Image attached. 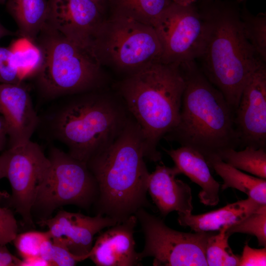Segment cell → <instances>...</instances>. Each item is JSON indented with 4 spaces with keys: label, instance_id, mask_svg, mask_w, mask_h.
I'll return each mask as SVG.
<instances>
[{
    "label": "cell",
    "instance_id": "cell-41",
    "mask_svg": "<svg viewBox=\"0 0 266 266\" xmlns=\"http://www.w3.org/2000/svg\"><path fill=\"white\" fill-rule=\"evenodd\" d=\"M246 0H236V1L238 3H240V2H243L244 1H245Z\"/></svg>",
    "mask_w": 266,
    "mask_h": 266
},
{
    "label": "cell",
    "instance_id": "cell-8",
    "mask_svg": "<svg viewBox=\"0 0 266 266\" xmlns=\"http://www.w3.org/2000/svg\"><path fill=\"white\" fill-rule=\"evenodd\" d=\"M48 157L50 166L37 187L32 215L45 220L67 205L89 209L97 199L98 187L87 163L53 146Z\"/></svg>",
    "mask_w": 266,
    "mask_h": 266
},
{
    "label": "cell",
    "instance_id": "cell-27",
    "mask_svg": "<svg viewBox=\"0 0 266 266\" xmlns=\"http://www.w3.org/2000/svg\"><path fill=\"white\" fill-rule=\"evenodd\" d=\"M51 238L47 231H28L17 234L13 242L22 259L39 256L42 243Z\"/></svg>",
    "mask_w": 266,
    "mask_h": 266
},
{
    "label": "cell",
    "instance_id": "cell-21",
    "mask_svg": "<svg viewBox=\"0 0 266 266\" xmlns=\"http://www.w3.org/2000/svg\"><path fill=\"white\" fill-rule=\"evenodd\" d=\"M209 166L223 181L220 186L224 190L232 188L242 192L257 202L266 204V179L247 174L213 155L205 158Z\"/></svg>",
    "mask_w": 266,
    "mask_h": 266
},
{
    "label": "cell",
    "instance_id": "cell-32",
    "mask_svg": "<svg viewBox=\"0 0 266 266\" xmlns=\"http://www.w3.org/2000/svg\"><path fill=\"white\" fill-rule=\"evenodd\" d=\"M266 265V248L256 249L247 244L244 246L242 255L240 256L238 266H254Z\"/></svg>",
    "mask_w": 266,
    "mask_h": 266
},
{
    "label": "cell",
    "instance_id": "cell-22",
    "mask_svg": "<svg viewBox=\"0 0 266 266\" xmlns=\"http://www.w3.org/2000/svg\"><path fill=\"white\" fill-rule=\"evenodd\" d=\"M112 15L154 26L171 0H107Z\"/></svg>",
    "mask_w": 266,
    "mask_h": 266
},
{
    "label": "cell",
    "instance_id": "cell-23",
    "mask_svg": "<svg viewBox=\"0 0 266 266\" xmlns=\"http://www.w3.org/2000/svg\"><path fill=\"white\" fill-rule=\"evenodd\" d=\"M222 161L239 169L266 179V151L265 148L246 146L240 151L230 148L219 152Z\"/></svg>",
    "mask_w": 266,
    "mask_h": 266
},
{
    "label": "cell",
    "instance_id": "cell-5",
    "mask_svg": "<svg viewBox=\"0 0 266 266\" xmlns=\"http://www.w3.org/2000/svg\"><path fill=\"white\" fill-rule=\"evenodd\" d=\"M184 81L177 125L164 139L192 148L206 158L239 146L234 112L195 61L180 64Z\"/></svg>",
    "mask_w": 266,
    "mask_h": 266
},
{
    "label": "cell",
    "instance_id": "cell-11",
    "mask_svg": "<svg viewBox=\"0 0 266 266\" xmlns=\"http://www.w3.org/2000/svg\"><path fill=\"white\" fill-rule=\"evenodd\" d=\"M154 27L162 47L160 62L180 65L199 59L203 48L205 27L195 3L183 6L172 2Z\"/></svg>",
    "mask_w": 266,
    "mask_h": 266
},
{
    "label": "cell",
    "instance_id": "cell-1",
    "mask_svg": "<svg viewBox=\"0 0 266 266\" xmlns=\"http://www.w3.org/2000/svg\"><path fill=\"white\" fill-rule=\"evenodd\" d=\"M101 90L51 101L39 114L36 132L64 144L71 156L87 163L115 140L131 117L118 95Z\"/></svg>",
    "mask_w": 266,
    "mask_h": 266
},
{
    "label": "cell",
    "instance_id": "cell-7",
    "mask_svg": "<svg viewBox=\"0 0 266 266\" xmlns=\"http://www.w3.org/2000/svg\"><path fill=\"white\" fill-rule=\"evenodd\" d=\"M100 65L127 74L160 62L162 45L154 27L112 15L103 21L89 48Z\"/></svg>",
    "mask_w": 266,
    "mask_h": 266
},
{
    "label": "cell",
    "instance_id": "cell-18",
    "mask_svg": "<svg viewBox=\"0 0 266 266\" xmlns=\"http://www.w3.org/2000/svg\"><path fill=\"white\" fill-rule=\"evenodd\" d=\"M163 150L173 161L179 174L185 175L200 187L199 194L200 202L208 206L217 205L219 201L220 184L211 175L203 155L186 146Z\"/></svg>",
    "mask_w": 266,
    "mask_h": 266
},
{
    "label": "cell",
    "instance_id": "cell-17",
    "mask_svg": "<svg viewBox=\"0 0 266 266\" xmlns=\"http://www.w3.org/2000/svg\"><path fill=\"white\" fill-rule=\"evenodd\" d=\"M178 174L174 166L170 167L164 164L157 165L150 173L147 192L163 217L174 211L189 214L193 209L191 187L176 178Z\"/></svg>",
    "mask_w": 266,
    "mask_h": 266
},
{
    "label": "cell",
    "instance_id": "cell-10",
    "mask_svg": "<svg viewBox=\"0 0 266 266\" xmlns=\"http://www.w3.org/2000/svg\"><path fill=\"white\" fill-rule=\"evenodd\" d=\"M0 159L11 188L7 199L10 205L26 225L34 227L32 209L37 187L50 166L48 156L31 140L4 150Z\"/></svg>",
    "mask_w": 266,
    "mask_h": 266
},
{
    "label": "cell",
    "instance_id": "cell-31",
    "mask_svg": "<svg viewBox=\"0 0 266 266\" xmlns=\"http://www.w3.org/2000/svg\"><path fill=\"white\" fill-rule=\"evenodd\" d=\"M18 226L13 212L0 207V245L12 242L18 234Z\"/></svg>",
    "mask_w": 266,
    "mask_h": 266
},
{
    "label": "cell",
    "instance_id": "cell-4",
    "mask_svg": "<svg viewBox=\"0 0 266 266\" xmlns=\"http://www.w3.org/2000/svg\"><path fill=\"white\" fill-rule=\"evenodd\" d=\"M185 87L180 65L153 63L128 75L117 85L118 95L139 125L145 158L158 162L160 140L179 123Z\"/></svg>",
    "mask_w": 266,
    "mask_h": 266
},
{
    "label": "cell",
    "instance_id": "cell-35",
    "mask_svg": "<svg viewBox=\"0 0 266 266\" xmlns=\"http://www.w3.org/2000/svg\"><path fill=\"white\" fill-rule=\"evenodd\" d=\"M8 144V135L4 119L0 115V152L5 149Z\"/></svg>",
    "mask_w": 266,
    "mask_h": 266
},
{
    "label": "cell",
    "instance_id": "cell-34",
    "mask_svg": "<svg viewBox=\"0 0 266 266\" xmlns=\"http://www.w3.org/2000/svg\"><path fill=\"white\" fill-rule=\"evenodd\" d=\"M20 266H50L48 262L40 256L21 259Z\"/></svg>",
    "mask_w": 266,
    "mask_h": 266
},
{
    "label": "cell",
    "instance_id": "cell-9",
    "mask_svg": "<svg viewBox=\"0 0 266 266\" xmlns=\"http://www.w3.org/2000/svg\"><path fill=\"white\" fill-rule=\"evenodd\" d=\"M144 236L140 261L153 258L155 266H207L205 248L211 232L185 233L168 227L160 218L139 209L134 214Z\"/></svg>",
    "mask_w": 266,
    "mask_h": 266
},
{
    "label": "cell",
    "instance_id": "cell-29",
    "mask_svg": "<svg viewBox=\"0 0 266 266\" xmlns=\"http://www.w3.org/2000/svg\"><path fill=\"white\" fill-rule=\"evenodd\" d=\"M23 81L11 48L0 47V83L19 84Z\"/></svg>",
    "mask_w": 266,
    "mask_h": 266
},
{
    "label": "cell",
    "instance_id": "cell-30",
    "mask_svg": "<svg viewBox=\"0 0 266 266\" xmlns=\"http://www.w3.org/2000/svg\"><path fill=\"white\" fill-rule=\"evenodd\" d=\"M52 241L53 247L50 266H73L86 259L72 254L61 239L55 238Z\"/></svg>",
    "mask_w": 266,
    "mask_h": 266
},
{
    "label": "cell",
    "instance_id": "cell-3",
    "mask_svg": "<svg viewBox=\"0 0 266 266\" xmlns=\"http://www.w3.org/2000/svg\"><path fill=\"white\" fill-rule=\"evenodd\" d=\"M199 9L205 27L200 68L234 112L247 81L266 63L245 36L236 1L203 0Z\"/></svg>",
    "mask_w": 266,
    "mask_h": 266
},
{
    "label": "cell",
    "instance_id": "cell-13",
    "mask_svg": "<svg viewBox=\"0 0 266 266\" xmlns=\"http://www.w3.org/2000/svg\"><path fill=\"white\" fill-rule=\"evenodd\" d=\"M48 4L45 25L89 50L104 11L93 0H48Z\"/></svg>",
    "mask_w": 266,
    "mask_h": 266
},
{
    "label": "cell",
    "instance_id": "cell-38",
    "mask_svg": "<svg viewBox=\"0 0 266 266\" xmlns=\"http://www.w3.org/2000/svg\"><path fill=\"white\" fill-rule=\"evenodd\" d=\"M172 1L176 4L186 6L195 3L197 0H171Z\"/></svg>",
    "mask_w": 266,
    "mask_h": 266
},
{
    "label": "cell",
    "instance_id": "cell-2",
    "mask_svg": "<svg viewBox=\"0 0 266 266\" xmlns=\"http://www.w3.org/2000/svg\"><path fill=\"white\" fill-rule=\"evenodd\" d=\"M144 158L141 132L131 115L115 140L86 163L98 187L96 215L120 223L140 208H152L147 199L150 173Z\"/></svg>",
    "mask_w": 266,
    "mask_h": 266
},
{
    "label": "cell",
    "instance_id": "cell-19",
    "mask_svg": "<svg viewBox=\"0 0 266 266\" xmlns=\"http://www.w3.org/2000/svg\"><path fill=\"white\" fill-rule=\"evenodd\" d=\"M262 205L248 198L201 214L178 213L177 220L180 225L195 232L219 231L241 221Z\"/></svg>",
    "mask_w": 266,
    "mask_h": 266
},
{
    "label": "cell",
    "instance_id": "cell-14",
    "mask_svg": "<svg viewBox=\"0 0 266 266\" xmlns=\"http://www.w3.org/2000/svg\"><path fill=\"white\" fill-rule=\"evenodd\" d=\"M37 223L46 226L51 239L59 238L74 255L89 258L95 235L117 221L100 214L94 217L80 213L59 210L53 217L39 220Z\"/></svg>",
    "mask_w": 266,
    "mask_h": 266
},
{
    "label": "cell",
    "instance_id": "cell-6",
    "mask_svg": "<svg viewBox=\"0 0 266 266\" xmlns=\"http://www.w3.org/2000/svg\"><path fill=\"white\" fill-rule=\"evenodd\" d=\"M33 44L42 57L33 76L42 101L102 89L105 74L88 49L46 25Z\"/></svg>",
    "mask_w": 266,
    "mask_h": 266
},
{
    "label": "cell",
    "instance_id": "cell-12",
    "mask_svg": "<svg viewBox=\"0 0 266 266\" xmlns=\"http://www.w3.org/2000/svg\"><path fill=\"white\" fill-rule=\"evenodd\" d=\"M239 146L266 148V66L262 64L244 85L234 112Z\"/></svg>",
    "mask_w": 266,
    "mask_h": 266
},
{
    "label": "cell",
    "instance_id": "cell-33",
    "mask_svg": "<svg viewBox=\"0 0 266 266\" xmlns=\"http://www.w3.org/2000/svg\"><path fill=\"white\" fill-rule=\"evenodd\" d=\"M21 259L12 255L6 245H0V266H20Z\"/></svg>",
    "mask_w": 266,
    "mask_h": 266
},
{
    "label": "cell",
    "instance_id": "cell-36",
    "mask_svg": "<svg viewBox=\"0 0 266 266\" xmlns=\"http://www.w3.org/2000/svg\"><path fill=\"white\" fill-rule=\"evenodd\" d=\"M3 178H5L4 172L2 166V163L0 159V180ZM9 195L7 193H5L0 191V202L6 199H8Z\"/></svg>",
    "mask_w": 266,
    "mask_h": 266
},
{
    "label": "cell",
    "instance_id": "cell-28",
    "mask_svg": "<svg viewBox=\"0 0 266 266\" xmlns=\"http://www.w3.org/2000/svg\"><path fill=\"white\" fill-rule=\"evenodd\" d=\"M13 52L16 63L23 80L33 76L39 68L42 60L39 48L33 44V47L21 51L17 47H10Z\"/></svg>",
    "mask_w": 266,
    "mask_h": 266
},
{
    "label": "cell",
    "instance_id": "cell-40",
    "mask_svg": "<svg viewBox=\"0 0 266 266\" xmlns=\"http://www.w3.org/2000/svg\"><path fill=\"white\" fill-rule=\"evenodd\" d=\"M7 0H0V5L4 4Z\"/></svg>",
    "mask_w": 266,
    "mask_h": 266
},
{
    "label": "cell",
    "instance_id": "cell-26",
    "mask_svg": "<svg viewBox=\"0 0 266 266\" xmlns=\"http://www.w3.org/2000/svg\"><path fill=\"white\" fill-rule=\"evenodd\" d=\"M226 233L230 236L242 233L256 237L259 246H266V204H263L241 221L229 227Z\"/></svg>",
    "mask_w": 266,
    "mask_h": 266
},
{
    "label": "cell",
    "instance_id": "cell-24",
    "mask_svg": "<svg viewBox=\"0 0 266 266\" xmlns=\"http://www.w3.org/2000/svg\"><path fill=\"white\" fill-rule=\"evenodd\" d=\"M240 9V17L245 36L259 58L266 62V14H252L244 2Z\"/></svg>",
    "mask_w": 266,
    "mask_h": 266
},
{
    "label": "cell",
    "instance_id": "cell-20",
    "mask_svg": "<svg viewBox=\"0 0 266 266\" xmlns=\"http://www.w3.org/2000/svg\"><path fill=\"white\" fill-rule=\"evenodd\" d=\"M6 9L15 20L18 34L33 43L45 27L47 0H7Z\"/></svg>",
    "mask_w": 266,
    "mask_h": 266
},
{
    "label": "cell",
    "instance_id": "cell-15",
    "mask_svg": "<svg viewBox=\"0 0 266 266\" xmlns=\"http://www.w3.org/2000/svg\"><path fill=\"white\" fill-rule=\"evenodd\" d=\"M0 114L6 126L9 148L31 140L38 127L39 114L23 82L0 84Z\"/></svg>",
    "mask_w": 266,
    "mask_h": 266
},
{
    "label": "cell",
    "instance_id": "cell-16",
    "mask_svg": "<svg viewBox=\"0 0 266 266\" xmlns=\"http://www.w3.org/2000/svg\"><path fill=\"white\" fill-rule=\"evenodd\" d=\"M137 222L133 215L100 233L89 258L97 266L141 265L138 253L135 250L133 235Z\"/></svg>",
    "mask_w": 266,
    "mask_h": 266
},
{
    "label": "cell",
    "instance_id": "cell-39",
    "mask_svg": "<svg viewBox=\"0 0 266 266\" xmlns=\"http://www.w3.org/2000/svg\"><path fill=\"white\" fill-rule=\"evenodd\" d=\"M104 11V7L107 0H93Z\"/></svg>",
    "mask_w": 266,
    "mask_h": 266
},
{
    "label": "cell",
    "instance_id": "cell-25",
    "mask_svg": "<svg viewBox=\"0 0 266 266\" xmlns=\"http://www.w3.org/2000/svg\"><path fill=\"white\" fill-rule=\"evenodd\" d=\"M228 227L225 226L213 233L208 238L205 248V258L209 266H238L240 256L234 254L228 243Z\"/></svg>",
    "mask_w": 266,
    "mask_h": 266
},
{
    "label": "cell",
    "instance_id": "cell-37",
    "mask_svg": "<svg viewBox=\"0 0 266 266\" xmlns=\"http://www.w3.org/2000/svg\"><path fill=\"white\" fill-rule=\"evenodd\" d=\"M15 33H14L5 28L0 23V39L4 36L13 35Z\"/></svg>",
    "mask_w": 266,
    "mask_h": 266
}]
</instances>
